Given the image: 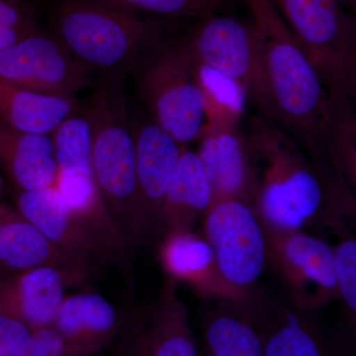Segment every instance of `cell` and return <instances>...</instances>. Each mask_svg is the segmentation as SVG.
Segmentation results:
<instances>
[{
    "mask_svg": "<svg viewBox=\"0 0 356 356\" xmlns=\"http://www.w3.org/2000/svg\"><path fill=\"white\" fill-rule=\"evenodd\" d=\"M243 2L261 41L276 124L316 163L346 181L356 168V122L339 116L273 0Z\"/></svg>",
    "mask_w": 356,
    "mask_h": 356,
    "instance_id": "cell-1",
    "label": "cell"
},
{
    "mask_svg": "<svg viewBox=\"0 0 356 356\" xmlns=\"http://www.w3.org/2000/svg\"><path fill=\"white\" fill-rule=\"evenodd\" d=\"M254 172L252 208L264 228L277 232L348 229L355 191L316 163L280 126L252 117L247 135Z\"/></svg>",
    "mask_w": 356,
    "mask_h": 356,
    "instance_id": "cell-2",
    "label": "cell"
},
{
    "mask_svg": "<svg viewBox=\"0 0 356 356\" xmlns=\"http://www.w3.org/2000/svg\"><path fill=\"white\" fill-rule=\"evenodd\" d=\"M50 25L81 64L103 76L131 74L140 58L165 37L161 21L98 0H60L51 8Z\"/></svg>",
    "mask_w": 356,
    "mask_h": 356,
    "instance_id": "cell-3",
    "label": "cell"
},
{
    "mask_svg": "<svg viewBox=\"0 0 356 356\" xmlns=\"http://www.w3.org/2000/svg\"><path fill=\"white\" fill-rule=\"evenodd\" d=\"M92 134V170L129 248L140 243L136 151L123 76H103L86 109Z\"/></svg>",
    "mask_w": 356,
    "mask_h": 356,
    "instance_id": "cell-4",
    "label": "cell"
},
{
    "mask_svg": "<svg viewBox=\"0 0 356 356\" xmlns=\"http://www.w3.org/2000/svg\"><path fill=\"white\" fill-rule=\"evenodd\" d=\"M337 111L356 121V26L339 0H273Z\"/></svg>",
    "mask_w": 356,
    "mask_h": 356,
    "instance_id": "cell-5",
    "label": "cell"
},
{
    "mask_svg": "<svg viewBox=\"0 0 356 356\" xmlns=\"http://www.w3.org/2000/svg\"><path fill=\"white\" fill-rule=\"evenodd\" d=\"M131 74L152 118L181 146L198 142L206 122L205 98L184 39L163 37Z\"/></svg>",
    "mask_w": 356,
    "mask_h": 356,
    "instance_id": "cell-6",
    "label": "cell"
},
{
    "mask_svg": "<svg viewBox=\"0 0 356 356\" xmlns=\"http://www.w3.org/2000/svg\"><path fill=\"white\" fill-rule=\"evenodd\" d=\"M184 39L194 64L209 67L238 84L259 114L276 123L264 53L254 23L219 14L199 19Z\"/></svg>",
    "mask_w": 356,
    "mask_h": 356,
    "instance_id": "cell-7",
    "label": "cell"
},
{
    "mask_svg": "<svg viewBox=\"0 0 356 356\" xmlns=\"http://www.w3.org/2000/svg\"><path fill=\"white\" fill-rule=\"evenodd\" d=\"M202 222L201 234L213 248L222 277L248 298L268 264L266 234L254 208L242 201H220Z\"/></svg>",
    "mask_w": 356,
    "mask_h": 356,
    "instance_id": "cell-8",
    "label": "cell"
},
{
    "mask_svg": "<svg viewBox=\"0 0 356 356\" xmlns=\"http://www.w3.org/2000/svg\"><path fill=\"white\" fill-rule=\"evenodd\" d=\"M264 229L267 262L277 274L288 300L314 312L339 299L332 245L309 232Z\"/></svg>",
    "mask_w": 356,
    "mask_h": 356,
    "instance_id": "cell-9",
    "label": "cell"
},
{
    "mask_svg": "<svg viewBox=\"0 0 356 356\" xmlns=\"http://www.w3.org/2000/svg\"><path fill=\"white\" fill-rule=\"evenodd\" d=\"M248 302L264 356H355V334L348 325L330 334L313 312L264 289L255 290Z\"/></svg>",
    "mask_w": 356,
    "mask_h": 356,
    "instance_id": "cell-10",
    "label": "cell"
},
{
    "mask_svg": "<svg viewBox=\"0 0 356 356\" xmlns=\"http://www.w3.org/2000/svg\"><path fill=\"white\" fill-rule=\"evenodd\" d=\"M0 79L33 92L76 98L92 83V72L55 33L39 28L0 51Z\"/></svg>",
    "mask_w": 356,
    "mask_h": 356,
    "instance_id": "cell-11",
    "label": "cell"
},
{
    "mask_svg": "<svg viewBox=\"0 0 356 356\" xmlns=\"http://www.w3.org/2000/svg\"><path fill=\"white\" fill-rule=\"evenodd\" d=\"M136 151L140 243L161 235L163 200L181 145L152 117L132 122Z\"/></svg>",
    "mask_w": 356,
    "mask_h": 356,
    "instance_id": "cell-12",
    "label": "cell"
},
{
    "mask_svg": "<svg viewBox=\"0 0 356 356\" xmlns=\"http://www.w3.org/2000/svg\"><path fill=\"white\" fill-rule=\"evenodd\" d=\"M238 125L205 123L196 153L209 180L214 204L238 200L252 207V158L247 135Z\"/></svg>",
    "mask_w": 356,
    "mask_h": 356,
    "instance_id": "cell-13",
    "label": "cell"
},
{
    "mask_svg": "<svg viewBox=\"0 0 356 356\" xmlns=\"http://www.w3.org/2000/svg\"><path fill=\"white\" fill-rule=\"evenodd\" d=\"M17 212L46 238L77 261L91 269L93 261L108 255L95 234L55 188L16 191Z\"/></svg>",
    "mask_w": 356,
    "mask_h": 356,
    "instance_id": "cell-14",
    "label": "cell"
},
{
    "mask_svg": "<svg viewBox=\"0 0 356 356\" xmlns=\"http://www.w3.org/2000/svg\"><path fill=\"white\" fill-rule=\"evenodd\" d=\"M83 276L55 267H39L0 282V313L24 323L32 332L51 327L67 285Z\"/></svg>",
    "mask_w": 356,
    "mask_h": 356,
    "instance_id": "cell-15",
    "label": "cell"
},
{
    "mask_svg": "<svg viewBox=\"0 0 356 356\" xmlns=\"http://www.w3.org/2000/svg\"><path fill=\"white\" fill-rule=\"evenodd\" d=\"M159 257L170 280L186 283L203 299H245L233 289L218 269L210 243L194 229L161 236Z\"/></svg>",
    "mask_w": 356,
    "mask_h": 356,
    "instance_id": "cell-16",
    "label": "cell"
},
{
    "mask_svg": "<svg viewBox=\"0 0 356 356\" xmlns=\"http://www.w3.org/2000/svg\"><path fill=\"white\" fill-rule=\"evenodd\" d=\"M39 267H55L84 278L90 271L51 243L17 211L4 208L0 214V280Z\"/></svg>",
    "mask_w": 356,
    "mask_h": 356,
    "instance_id": "cell-17",
    "label": "cell"
},
{
    "mask_svg": "<svg viewBox=\"0 0 356 356\" xmlns=\"http://www.w3.org/2000/svg\"><path fill=\"white\" fill-rule=\"evenodd\" d=\"M125 320L108 300L88 292L65 298L51 327L77 356H91L115 343Z\"/></svg>",
    "mask_w": 356,
    "mask_h": 356,
    "instance_id": "cell-18",
    "label": "cell"
},
{
    "mask_svg": "<svg viewBox=\"0 0 356 356\" xmlns=\"http://www.w3.org/2000/svg\"><path fill=\"white\" fill-rule=\"evenodd\" d=\"M134 313L146 356H202L175 281L168 280L153 303Z\"/></svg>",
    "mask_w": 356,
    "mask_h": 356,
    "instance_id": "cell-19",
    "label": "cell"
},
{
    "mask_svg": "<svg viewBox=\"0 0 356 356\" xmlns=\"http://www.w3.org/2000/svg\"><path fill=\"white\" fill-rule=\"evenodd\" d=\"M213 204L212 188L197 153L182 147L166 189L159 236L170 232L193 229Z\"/></svg>",
    "mask_w": 356,
    "mask_h": 356,
    "instance_id": "cell-20",
    "label": "cell"
},
{
    "mask_svg": "<svg viewBox=\"0 0 356 356\" xmlns=\"http://www.w3.org/2000/svg\"><path fill=\"white\" fill-rule=\"evenodd\" d=\"M0 165L15 191L53 187L58 175L51 136L22 132L1 121Z\"/></svg>",
    "mask_w": 356,
    "mask_h": 356,
    "instance_id": "cell-21",
    "label": "cell"
},
{
    "mask_svg": "<svg viewBox=\"0 0 356 356\" xmlns=\"http://www.w3.org/2000/svg\"><path fill=\"white\" fill-rule=\"evenodd\" d=\"M248 298L211 300L215 303L206 307L201 318L202 356H264Z\"/></svg>",
    "mask_w": 356,
    "mask_h": 356,
    "instance_id": "cell-22",
    "label": "cell"
},
{
    "mask_svg": "<svg viewBox=\"0 0 356 356\" xmlns=\"http://www.w3.org/2000/svg\"><path fill=\"white\" fill-rule=\"evenodd\" d=\"M77 111L76 98L33 92L0 79V121L16 130L51 136Z\"/></svg>",
    "mask_w": 356,
    "mask_h": 356,
    "instance_id": "cell-23",
    "label": "cell"
},
{
    "mask_svg": "<svg viewBox=\"0 0 356 356\" xmlns=\"http://www.w3.org/2000/svg\"><path fill=\"white\" fill-rule=\"evenodd\" d=\"M54 187L109 254L117 255L121 259H128L130 248L127 241L110 214L95 177L58 173Z\"/></svg>",
    "mask_w": 356,
    "mask_h": 356,
    "instance_id": "cell-24",
    "label": "cell"
},
{
    "mask_svg": "<svg viewBox=\"0 0 356 356\" xmlns=\"http://www.w3.org/2000/svg\"><path fill=\"white\" fill-rule=\"evenodd\" d=\"M51 136L58 173L95 177L92 134L86 111L70 115Z\"/></svg>",
    "mask_w": 356,
    "mask_h": 356,
    "instance_id": "cell-25",
    "label": "cell"
},
{
    "mask_svg": "<svg viewBox=\"0 0 356 356\" xmlns=\"http://www.w3.org/2000/svg\"><path fill=\"white\" fill-rule=\"evenodd\" d=\"M131 13H147L177 19H203L225 14L231 0H98Z\"/></svg>",
    "mask_w": 356,
    "mask_h": 356,
    "instance_id": "cell-26",
    "label": "cell"
},
{
    "mask_svg": "<svg viewBox=\"0 0 356 356\" xmlns=\"http://www.w3.org/2000/svg\"><path fill=\"white\" fill-rule=\"evenodd\" d=\"M334 248V270L339 299L343 302L348 327L355 334L356 238L350 229L339 234Z\"/></svg>",
    "mask_w": 356,
    "mask_h": 356,
    "instance_id": "cell-27",
    "label": "cell"
},
{
    "mask_svg": "<svg viewBox=\"0 0 356 356\" xmlns=\"http://www.w3.org/2000/svg\"><path fill=\"white\" fill-rule=\"evenodd\" d=\"M16 356H77L54 327L31 332Z\"/></svg>",
    "mask_w": 356,
    "mask_h": 356,
    "instance_id": "cell-28",
    "label": "cell"
},
{
    "mask_svg": "<svg viewBox=\"0 0 356 356\" xmlns=\"http://www.w3.org/2000/svg\"><path fill=\"white\" fill-rule=\"evenodd\" d=\"M0 24L26 35L40 28L36 10L29 0H0Z\"/></svg>",
    "mask_w": 356,
    "mask_h": 356,
    "instance_id": "cell-29",
    "label": "cell"
},
{
    "mask_svg": "<svg viewBox=\"0 0 356 356\" xmlns=\"http://www.w3.org/2000/svg\"><path fill=\"white\" fill-rule=\"evenodd\" d=\"M31 332L24 323L0 313V356H16Z\"/></svg>",
    "mask_w": 356,
    "mask_h": 356,
    "instance_id": "cell-30",
    "label": "cell"
},
{
    "mask_svg": "<svg viewBox=\"0 0 356 356\" xmlns=\"http://www.w3.org/2000/svg\"><path fill=\"white\" fill-rule=\"evenodd\" d=\"M115 355L116 356H146L139 334L134 311L126 317L116 341H115Z\"/></svg>",
    "mask_w": 356,
    "mask_h": 356,
    "instance_id": "cell-31",
    "label": "cell"
},
{
    "mask_svg": "<svg viewBox=\"0 0 356 356\" xmlns=\"http://www.w3.org/2000/svg\"><path fill=\"white\" fill-rule=\"evenodd\" d=\"M29 35L0 24V51L6 50Z\"/></svg>",
    "mask_w": 356,
    "mask_h": 356,
    "instance_id": "cell-32",
    "label": "cell"
},
{
    "mask_svg": "<svg viewBox=\"0 0 356 356\" xmlns=\"http://www.w3.org/2000/svg\"><path fill=\"white\" fill-rule=\"evenodd\" d=\"M343 6L350 7V8H355L356 0H339Z\"/></svg>",
    "mask_w": 356,
    "mask_h": 356,
    "instance_id": "cell-33",
    "label": "cell"
},
{
    "mask_svg": "<svg viewBox=\"0 0 356 356\" xmlns=\"http://www.w3.org/2000/svg\"><path fill=\"white\" fill-rule=\"evenodd\" d=\"M1 185H2V179H1V177H0V189H1Z\"/></svg>",
    "mask_w": 356,
    "mask_h": 356,
    "instance_id": "cell-34",
    "label": "cell"
},
{
    "mask_svg": "<svg viewBox=\"0 0 356 356\" xmlns=\"http://www.w3.org/2000/svg\"><path fill=\"white\" fill-rule=\"evenodd\" d=\"M3 209H4L3 207H0V214H1L2 211H3Z\"/></svg>",
    "mask_w": 356,
    "mask_h": 356,
    "instance_id": "cell-35",
    "label": "cell"
},
{
    "mask_svg": "<svg viewBox=\"0 0 356 356\" xmlns=\"http://www.w3.org/2000/svg\"><path fill=\"white\" fill-rule=\"evenodd\" d=\"M91 356H103L102 353H98V355H91Z\"/></svg>",
    "mask_w": 356,
    "mask_h": 356,
    "instance_id": "cell-36",
    "label": "cell"
},
{
    "mask_svg": "<svg viewBox=\"0 0 356 356\" xmlns=\"http://www.w3.org/2000/svg\"><path fill=\"white\" fill-rule=\"evenodd\" d=\"M0 282H1V280H0Z\"/></svg>",
    "mask_w": 356,
    "mask_h": 356,
    "instance_id": "cell-37",
    "label": "cell"
}]
</instances>
